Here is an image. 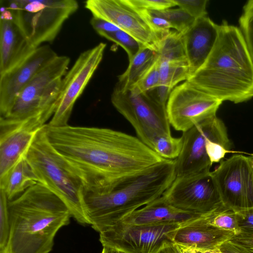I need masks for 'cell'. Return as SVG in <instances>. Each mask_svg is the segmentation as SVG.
Instances as JSON below:
<instances>
[{
	"label": "cell",
	"instance_id": "obj_8",
	"mask_svg": "<svg viewBox=\"0 0 253 253\" xmlns=\"http://www.w3.org/2000/svg\"><path fill=\"white\" fill-rule=\"evenodd\" d=\"M111 101L133 126L137 137L148 147L159 135H171L166 107L156 103L146 93L133 88L122 90L115 86Z\"/></svg>",
	"mask_w": 253,
	"mask_h": 253
},
{
	"label": "cell",
	"instance_id": "obj_13",
	"mask_svg": "<svg viewBox=\"0 0 253 253\" xmlns=\"http://www.w3.org/2000/svg\"><path fill=\"white\" fill-rule=\"evenodd\" d=\"M222 103L184 81L173 88L169 97L166 104L169 122L174 129L184 132L216 115Z\"/></svg>",
	"mask_w": 253,
	"mask_h": 253
},
{
	"label": "cell",
	"instance_id": "obj_32",
	"mask_svg": "<svg viewBox=\"0 0 253 253\" xmlns=\"http://www.w3.org/2000/svg\"><path fill=\"white\" fill-rule=\"evenodd\" d=\"M8 202L5 193L0 189V251L6 247L9 235Z\"/></svg>",
	"mask_w": 253,
	"mask_h": 253
},
{
	"label": "cell",
	"instance_id": "obj_14",
	"mask_svg": "<svg viewBox=\"0 0 253 253\" xmlns=\"http://www.w3.org/2000/svg\"><path fill=\"white\" fill-rule=\"evenodd\" d=\"M84 7L92 17L107 20L126 32L144 47L158 52L161 40L141 10L127 0H87Z\"/></svg>",
	"mask_w": 253,
	"mask_h": 253
},
{
	"label": "cell",
	"instance_id": "obj_27",
	"mask_svg": "<svg viewBox=\"0 0 253 253\" xmlns=\"http://www.w3.org/2000/svg\"><path fill=\"white\" fill-rule=\"evenodd\" d=\"M150 14L167 20L175 31L184 34L195 19L180 8H168L158 11L147 10Z\"/></svg>",
	"mask_w": 253,
	"mask_h": 253
},
{
	"label": "cell",
	"instance_id": "obj_37",
	"mask_svg": "<svg viewBox=\"0 0 253 253\" xmlns=\"http://www.w3.org/2000/svg\"><path fill=\"white\" fill-rule=\"evenodd\" d=\"M206 150L212 165L214 163L219 162L230 151L212 139H208L207 140Z\"/></svg>",
	"mask_w": 253,
	"mask_h": 253
},
{
	"label": "cell",
	"instance_id": "obj_43",
	"mask_svg": "<svg viewBox=\"0 0 253 253\" xmlns=\"http://www.w3.org/2000/svg\"><path fill=\"white\" fill-rule=\"evenodd\" d=\"M101 253H123L116 249L107 247H103Z\"/></svg>",
	"mask_w": 253,
	"mask_h": 253
},
{
	"label": "cell",
	"instance_id": "obj_11",
	"mask_svg": "<svg viewBox=\"0 0 253 253\" xmlns=\"http://www.w3.org/2000/svg\"><path fill=\"white\" fill-rule=\"evenodd\" d=\"M211 174L224 207L235 212L253 207V156L233 155Z\"/></svg>",
	"mask_w": 253,
	"mask_h": 253
},
{
	"label": "cell",
	"instance_id": "obj_30",
	"mask_svg": "<svg viewBox=\"0 0 253 253\" xmlns=\"http://www.w3.org/2000/svg\"><path fill=\"white\" fill-rule=\"evenodd\" d=\"M103 37L121 46L127 54L129 61L144 47L133 37L122 30L105 35Z\"/></svg>",
	"mask_w": 253,
	"mask_h": 253
},
{
	"label": "cell",
	"instance_id": "obj_25",
	"mask_svg": "<svg viewBox=\"0 0 253 253\" xmlns=\"http://www.w3.org/2000/svg\"><path fill=\"white\" fill-rule=\"evenodd\" d=\"M159 72L160 85L172 89L178 83L188 80L190 77L187 61H160Z\"/></svg>",
	"mask_w": 253,
	"mask_h": 253
},
{
	"label": "cell",
	"instance_id": "obj_5",
	"mask_svg": "<svg viewBox=\"0 0 253 253\" xmlns=\"http://www.w3.org/2000/svg\"><path fill=\"white\" fill-rule=\"evenodd\" d=\"M45 126L38 132L25 158L38 183L60 198L78 223L90 225L84 209V188L50 144Z\"/></svg>",
	"mask_w": 253,
	"mask_h": 253
},
{
	"label": "cell",
	"instance_id": "obj_45",
	"mask_svg": "<svg viewBox=\"0 0 253 253\" xmlns=\"http://www.w3.org/2000/svg\"><path fill=\"white\" fill-rule=\"evenodd\" d=\"M180 247L181 249L182 253H193L192 250L190 249L181 247Z\"/></svg>",
	"mask_w": 253,
	"mask_h": 253
},
{
	"label": "cell",
	"instance_id": "obj_41",
	"mask_svg": "<svg viewBox=\"0 0 253 253\" xmlns=\"http://www.w3.org/2000/svg\"><path fill=\"white\" fill-rule=\"evenodd\" d=\"M219 249L222 253H247L229 240L221 245Z\"/></svg>",
	"mask_w": 253,
	"mask_h": 253
},
{
	"label": "cell",
	"instance_id": "obj_1",
	"mask_svg": "<svg viewBox=\"0 0 253 253\" xmlns=\"http://www.w3.org/2000/svg\"><path fill=\"white\" fill-rule=\"evenodd\" d=\"M45 128L85 193L110 192L166 160L137 137L111 128L47 124Z\"/></svg>",
	"mask_w": 253,
	"mask_h": 253
},
{
	"label": "cell",
	"instance_id": "obj_3",
	"mask_svg": "<svg viewBox=\"0 0 253 253\" xmlns=\"http://www.w3.org/2000/svg\"><path fill=\"white\" fill-rule=\"evenodd\" d=\"M8 210L9 235L0 253H49L57 232L72 217L64 202L40 183L9 201Z\"/></svg>",
	"mask_w": 253,
	"mask_h": 253
},
{
	"label": "cell",
	"instance_id": "obj_21",
	"mask_svg": "<svg viewBox=\"0 0 253 253\" xmlns=\"http://www.w3.org/2000/svg\"><path fill=\"white\" fill-rule=\"evenodd\" d=\"M203 215L175 208L169 204L162 195L134 211L121 222L135 225L182 224Z\"/></svg>",
	"mask_w": 253,
	"mask_h": 253
},
{
	"label": "cell",
	"instance_id": "obj_24",
	"mask_svg": "<svg viewBox=\"0 0 253 253\" xmlns=\"http://www.w3.org/2000/svg\"><path fill=\"white\" fill-rule=\"evenodd\" d=\"M157 52L160 61L188 62L183 34L170 31L162 38Z\"/></svg>",
	"mask_w": 253,
	"mask_h": 253
},
{
	"label": "cell",
	"instance_id": "obj_26",
	"mask_svg": "<svg viewBox=\"0 0 253 253\" xmlns=\"http://www.w3.org/2000/svg\"><path fill=\"white\" fill-rule=\"evenodd\" d=\"M183 145V138L171 135H159L151 141L149 147L162 158L173 160L179 155Z\"/></svg>",
	"mask_w": 253,
	"mask_h": 253
},
{
	"label": "cell",
	"instance_id": "obj_44",
	"mask_svg": "<svg viewBox=\"0 0 253 253\" xmlns=\"http://www.w3.org/2000/svg\"><path fill=\"white\" fill-rule=\"evenodd\" d=\"M202 252V251H201ZM203 253H222L219 248L206 252H202Z\"/></svg>",
	"mask_w": 253,
	"mask_h": 253
},
{
	"label": "cell",
	"instance_id": "obj_20",
	"mask_svg": "<svg viewBox=\"0 0 253 253\" xmlns=\"http://www.w3.org/2000/svg\"><path fill=\"white\" fill-rule=\"evenodd\" d=\"M34 49L14 22L9 11L0 5V75L18 65Z\"/></svg>",
	"mask_w": 253,
	"mask_h": 253
},
{
	"label": "cell",
	"instance_id": "obj_31",
	"mask_svg": "<svg viewBox=\"0 0 253 253\" xmlns=\"http://www.w3.org/2000/svg\"><path fill=\"white\" fill-rule=\"evenodd\" d=\"M159 57L151 67L131 88L140 93H146L160 85Z\"/></svg>",
	"mask_w": 253,
	"mask_h": 253
},
{
	"label": "cell",
	"instance_id": "obj_4",
	"mask_svg": "<svg viewBox=\"0 0 253 253\" xmlns=\"http://www.w3.org/2000/svg\"><path fill=\"white\" fill-rule=\"evenodd\" d=\"M176 177L175 161L166 160L110 192L85 193L84 205L92 228L99 233L161 197Z\"/></svg>",
	"mask_w": 253,
	"mask_h": 253
},
{
	"label": "cell",
	"instance_id": "obj_17",
	"mask_svg": "<svg viewBox=\"0 0 253 253\" xmlns=\"http://www.w3.org/2000/svg\"><path fill=\"white\" fill-rule=\"evenodd\" d=\"M207 214L181 224L175 232L173 243L181 247L206 252L219 248L236 235L233 231L211 224Z\"/></svg>",
	"mask_w": 253,
	"mask_h": 253
},
{
	"label": "cell",
	"instance_id": "obj_33",
	"mask_svg": "<svg viewBox=\"0 0 253 253\" xmlns=\"http://www.w3.org/2000/svg\"><path fill=\"white\" fill-rule=\"evenodd\" d=\"M176 5L187 12L195 19L207 15V0H174Z\"/></svg>",
	"mask_w": 253,
	"mask_h": 253
},
{
	"label": "cell",
	"instance_id": "obj_16",
	"mask_svg": "<svg viewBox=\"0 0 253 253\" xmlns=\"http://www.w3.org/2000/svg\"><path fill=\"white\" fill-rule=\"evenodd\" d=\"M58 55L48 44L34 49L14 68L0 75V118L10 111L23 88Z\"/></svg>",
	"mask_w": 253,
	"mask_h": 253
},
{
	"label": "cell",
	"instance_id": "obj_23",
	"mask_svg": "<svg viewBox=\"0 0 253 253\" xmlns=\"http://www.w3.org/2000/svg\"><path fill=\"white\" fill-rule=\"evenodd\" d=\"M158 58V54L156 51L148 47H142L129 61V65L126 71L118 77V82L116 86L122 90L131 88Z\"/></svg>",
	"mask_w": 253,
	"mask_h": 253
},
{
	"label": "cell",
	"instance_id": "obj_35",
	"mask_svg": "<svg viewBox=\"0 0 253 253\" xmlns=\"http://www.w3.org/2000/svg\"><path fill=\"white\" fill-rule=\"evenodd\" d=\"M236 213L239 229L238 234L253 237V207Z\"/></svg>",
	"mask_w": 253,
	"mask_h": 253
},
{
	"label": "cell",
	"instance_id": "obj_15",
	"mask_svg": "<svg viewBox=\"0 0 253 253\" xmlns=\"http://www.w3.org/2000/svg\"><path fill=\"white\" fill-rule=\"evenodd\" d=\"M162 196L175 208L202 214L223 206L211 171L175 177Z\"/></svg>",
	"mask_w": 253,
	"mask_h": 253
},
{
	"label": "cell",
	"instance_id": "obj_22",
	"mask_svg": "<svg viewBox=\"0 0 253 253\" xmlns=\"http://www.w3.org/2000/svg\"><path fill=\"white\" fill-rule=\"evenodd\" d=\"M37 183L38 178L24 157L0 178V189L10 201Z\"/></svg>",
	"mask_w": 253,
	"mask_h": 253
},
{
	"label": "cell",
	"instance_id": "obj_29",
	"mask_svg": "<svg viewBox=\"0 0 253 253\" xmlns=\"http://www.w3.org/2000/svg\"><path fill=\"white\" fill-rule=\"evenodd\" d=\"M239 24L253 61V0L247 1L243 6Z\"/></svg>",
	"mask_w": 253,
	"mask_h": 253
},
{
	"label": "cell",
	"instance_id": "obj_39",
	"mask_svg": "<svg viewBox=\"0 0 253 253\" xmlns=\"http://www.w3.org/2000/svg\"><path fill=\"white\" fill-rule=\"evenodd\" d=\"M172 89L162 85L146 92L148 96L158 104L166 107Z\"/></svg>",
	"mask_w": 253,
	"mask_h": 253
},
{
	"label": "cell",
	"instance_id": "obj_19",
	"mask_svg": "<svg viewBox=\"0 0 253 253\" xmlns=\"http://www.w3.org/2000/svg\"><path fill=\"white\" fill-rule=\"evenodd\" d=\"M219 28V25L207 15L195 19L183 34L190 77L202 67L208 58L216 42Z\"/></svg>",
	"mask_w": 253,
	"mask_h": 253
},
{
	"label": "cell",
	"instance_id": "obj_28",
	"mask_svg": "<svg viewBox=\"0 0 253 253\" xmlns=\"http://www.w3.org/2000/svg\"><path fill=\"white\" fill-rule=\"evenodd\" d=\"M207 218L215 227L233 231L236 234L239 232L236 212L223 205L208 213Z\"/></svg>",
	"mask_w": 253,
	"mask_h": 253
},
{
	"label": "cell",
	"instance_id": "obj_18",
	"mask_svg": "<svg viewBox=\"0 0 253 253\" xmlns=\"http://www.w3.org/2000/svg\"><path fill=\"white\" fill-rule=\"evenodd\" d=\"M43 126L30 121L0 130V178L25 156Z\"/></svg>",
	"mask_w": 253,
	"mask_h": 253
},
{
	"label": "cell",
	"instance_id": "obj_9",
	"mask_svg": "<svg viewBox=\"0 0 253 253\" xmlns=\"http://www.w3.org/2000/svg\"><path fill=\"white\" fill-rule=\"evenodd\" d=\"M183 145L174 160L176 177L210 172L211 163L206 150V141L212 139L230 150L231 146L226 126L216 115L183 132Z\"/></svg>",
	"mask_w": 253,
	"mask_h": 253
},
{
	"label": "cell",
	"instance_id": "obj_34",
	"mask_svg": "<svg viewBox=\"0 0 253 253\" xmlns=\"http://www.w3.org/2000/svg\"><path fill=\"white\" fill-rule=\"evenodd\" d=\"M135 8L140 10L158 11L175 6L174 0H127Z\"/></svg>",
	"mask_w": 253,
	"mask_h": 253
},
{
	"label": "cell",
	"instance_id": "obj_42",
	"mask_svg": "<svg viewBox=\"0 0 253 253\" xmlns=\"http://www.w3.org/2000/svg\"><path fill=\"white\" fill-rule=\"evenodd\" d=\"M158 253H182V252L179 246L171 243L164 247Z\"/></svg>",
	"mask_w": 253,
	"mask_h": 253
},
{
	"label": "cell",
	"instance_id": "obj_36",
	"mask_svg": "<svg viewBox=\"0 0 253 253\" xmlns=\"http://www.w3.org/2000/svg\"><path fill=\"white\" fill-rule=\"evenodd\" d=\"M144 17L153 29L162 38L168 34L172 28L170 24L165 19L153 15L147 10H141Z\"/></svg>",
	"mask_w": 253,
	"mask_h": 253
},
{
	"label": "cell",
	"instance_id": "obj_6",
	"mask_svg": "<svg viewBox=\"0 0 253 253\" xmlns=\"http://www.w3.org/2000/svg\"><path fill=\"white\" fill-rule=\"evenodd\" d=\"M70 62L68 56L58 55L42 69L20 91L8 114L0 118V130L30 121L47 124L56 109Z\"/></svg>",
	"mask_w": 253,
	"mask_h": 253
},
{
	"label": "cell",
	"instance_id": "obj_40",
	"mask_svg": "<svg viewBox=\"0 0 253 253\" xmlns=\"http://www.w3.org/2000/svg\"><path fill=\"white\" fill-rule=\"evenodd\" d=\"M229 241L247 253H253V237L238 234L234 235Z\"/></svg>",
	"mask_w": 253,
	"mask_h": 253
},
{
	"label": "cell",
	"instance_id": "obj_7",
	"mask_svg": "<svg viewBox=\"0 0 253 253\" xmlns=\"http://www.w3.org/2000/svg\"><path fill=\"white\" fill-rule=\"evenodd\" d=\"M0 5L33 48L53 42L79 6L75 0H1Z\"/></svg>",
	"mask_w": 253,
	"mask_h": 253
},
{
	"label": "cell",
	"instance_id": "obj_38",
	"mask_svg": "<svg viewBox=\"0 0 253 253\" xmlns=\"http://www.w3.org/2000/svg\"><path fill=\"white\" fill-rule=\"evenodd\" d=\"M90 23L93 29L102 37L121 30L115 24L99 18L92 17L90 20Z\"/></svg>",
	"mask_w": 253,
	"mask_h": 253
},
{
	"label": "cell",
	"instance_id": "obj_12",
	"mask_svg": "<svg viewBox=\"0 0 253 253\" xmlns=\"http://www.w3.org/2000/svg\"><path fill=\"white\" fill-rule=\"evenodd\" d=\"M106 44L100 42L80 53L62 79L55 112L47 125H68L74 105L101 62Z\"/></svg>",
	"mask_w": 253,
	"mask_h": 253
},
{
	"label": "cell",
	"instance_id": "obj_2",
	"mask_svg": "<svg viewBox=\"0 0 253 253\" xmlns=\"http://www.w3.org/2000/svg\"><path fill=\"white\" fill-rule=\"evenodd\" d=\"M187 81L222 102L239 103L253 97V61L239 27L223 21L205 63Z\"/></svg>",
	"mask_w": 253,
	"mask_h": 253
},
{
	"label": "cell",
	"instance_id": "obj_10",
	"mask_svg": "<svg viewBox=\"0 0 253 253\" xmlns=\"http://www.w3.org/2000/svg\"><path fill=\"white\" fill-rule=\"evenodd\" d=\"M181 224L135 225L119 222L99 233L103 247L123 253H158Z\"/></svg>",
	"mask_w": 253,
	"mask_h": 253
}]
</instances>
